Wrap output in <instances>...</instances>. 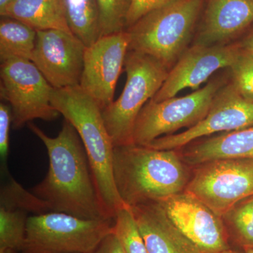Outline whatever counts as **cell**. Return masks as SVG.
Segmentation results:
<instances>
[{
	"label": "cell",
	"mask_w": 253,
	"mask_h": 253,
	"mask_svg": "<svg viewBox=\"0 0 253 253\" xmlns=\"http://www.w3.org/2000/svg\"><path fill=\"white\" fill-rule=\"evenodd\" d=\"M28 127L45 146L49 161L45 178L31 192L54 212L82 219H113L100 199L84 145L73 125L65 119L55 137L33 123Z\"/></svg>",
	"instance_id": "1"
},
{
	"label": "cell",
	"mask_w": 253,
	"mask_h": 253,
	"mask_svg": "<svg viewBox=\"0 0 253 253\" xmlns=\"http://www.w3.org/2000/svg\"><path fill=\"white\" fill-rule=\"evenodd\" d=\"M113 174L118 194L129 206L179 194L189 181L175 150L135 144L114 147Z\"/></svg>",
	"instance_id": "2"
},
{
	"label": "cell",
	"mask_w": 253,
	"mask_h": 253,
	"mask_svg": "<svg viewBox=\"0 0 253 253\" xmlns=\"http://www.w3.org/2000/svg\"><path fill=\"white\" fill-rule=\"evenodd\" d=\"M51 102L78 131L89 159L100 199L113 219L118 210L126 204L118 194L115 183L114 145L105 126L102 110L80 86L54 88Z\"/></svg>",
	"instance_id": "3"
},
{
	"label": "cell",
	"mask_w": 253,
	"mask_h": 253,
	"mask_svg": "<svg viewBox=\"0 0 253 253\" xmlns=\"http://www.w3.org/2000/svg\"><path fill=\"white\" fill-rule=\"evenodd\" d=\"M204 0H175L126 28L128 51L149 55L170 70L188 49Z\"/></svg>",
	"instance_id": "4"
},
{
	"label": "cell",
	"mask_w": 253,
	"mask_h": 253,
	"mask_svg": "<svg viewBox=\"0 0 253 253\" xmlns=\"http://www.w3.org/2000/svg\"><path fill=\"white\" fill-rule=\"evenodd\" d=\"M126 80L122 94L102 110L105 126L114 147L132 144L136 119L146 103L163 86L169 70L149 55L128 51Z\"/></svg>",
	"instance_id": "5"
},
{
	"label": "cell",
	"mask_w": 253,
	"mask_h": 253,
	"mask_svg": "<svg viewBox=\"0 0 253 253\" xmlns=\"http://www.w3.org/2000/svg\"><path fill=\"white\" fill-rule=\"evenodd\" d=\"M113 232V219H85L64 212L28 217L23 253H90Z\"/></svg>",
	"instance_id": "6"
},
{
	"label": "cell",
	"mask_w": 253,
	"mask_h": 253,
	"mask_svg": "<svg viewBox=\"0 0 253 253\" xmlns=\"http://www.w3.org/2000/svg\"><path fill=\"white\" fill-rule=\"evenodd\" d=\"M224 84L223 80H213L186 96L150 100L136 119L132 144L147 146L158 138L196 126L207 115L214 96Z\"/></svg>",
	"instance_id": "7"
},
{
	"label": "cell",
	"mask_w": 253,
	"mask_h": 253,
	"mask_svg": "<svg viewBox=\"0 0 253 253\" xmlns=\"http://www.w3.org/2000/svg\"><path fill=\"white\" fill-rule=\"evenodd\" d=\"M53 89L33 61L14 59L1 63L0 95L11 106L15 129L33 120L51 121L59 117L51 102Z\"/></svg>",
	"instance_id": "8"
},
{
	"label": "cell",
	"mask_w": 253,
	"mask_h": 253,
	"mask_svg": "<svg viewBox=\"0 0 253 253\" xmlns=\"http://www.w3.org/2000/svg\"><path fill=\"white\" fill-rule=\"evenodd\" d=\"M185 191L222 217L253 196V159H221L197 166Z\"/></svg>",
	"instance_id": "9"
},
{
	"label": "cell",
	"mask_w": 253,
	"mask_h": 253,
	"mask_svg": "<svg viewBox=\"0 0 253 253\" xmlns=\"http://www.w3.org/2000/svg\"><path fill=\"white\" fill-rule=\"evenodd\" d=\"M252 126L253 99L241 94L230 83L218 90L207 115L196 126L178 134L158 138L145 146L158 150H176L204 136Z\"/></svg>",
	"instance_id": "10"
},
{
	"label": "cell",
	"mask_w": 253,
	"mask_h": 253,
	"mask_svg": "<svg viewBox=\"0 0 253 253\" xmlns=\"http://www.w3.org/2000/svg\"><path fill=\"white\" fill-rule=\"evenodd\" d=\"M155 202L201 253H221L231 249L222 218L194 195L184 191Z\"/></svg>",
	"instance_id": "11"
},
{
	"label": "cell",
	"mask_w": 253,
	"mask_h": 253,
	"mask_svg": "<svg viewBox=\"0 0 253 253\" xmlns=\"http://www.w3.org/2000/svg\"><path fill=\"white\" fill-rule=\"evenodd\" d=\"M126 31L102 36L86 48L80 86L101 110L114 101L115 89L129 49Z\"/></svg>",
	"instance_id": "12"
},
{
	"label": "cell",
	"mask_w": 253,
	"mask_h": 253,
	"mask_svg": "<svg viewBox=\"0 0 253 253\" xmlns=\"http://www.w3.org/2000/svg\"><path fill=\"white\" fill-rule=\"evenodd\" d=\"M86 48L70 32L38 31L32 61L54 89L79 86Z\"/></svg>",
	"instance_id": "13"
},
{
	"label": "cell",
	"mask_w": 253,
	"mask_h": 253,
	"mask_svg": "<svg viewBox=\"0 0 253 253\" xmlns=\"http://www.w3.org/2000/svg\"><path fill=\"white\" fill-rule=\"evenodd\" d=\"M239 44L205 46L194 44L181 55L153 100L161 101L174 97L186 88L193 90L208 81L219 69L230 68L240 51Z\"/></svg>",
	"instance_id": "14"
},
{
	"label": "cell",
	"mask_w": 253,
	"mask_h": 253,
	"mask_svg": "<svg viewBox=\"0 0 253 253\" xmlns=\"http://www.w3.org/2000/svg\"><path fill=\"white\" fill-rule=\"evenodd\" d=\"M199 20L195 44H229L253 26V0H204Z\"/></svg>",
	"instance_id": "15"
},
{
	"label": "cell",
	"mask_w": 253,
	"mask_h": 253,
	"mask_svg": "<svg viewBox=\"0 0 253 253\" xmlns=\"http://www.w3.org/2000/svg\"><path fill=\"white\" fill-rule=\"evenodd\" d=\"M130 207L148 253H202L173 224L157 202Z\"/></svg>",
	"instance_id": "16"
},
{
	"label": "cell",
	"mask_w": 253,
	"mask_h": 253,
	"mask_svg": "<svg viewBox=\"0 0 253 253\" xmlns=\"http://www.w3.org/2000/svg\"><path fill=\"white\" fill-rule=\"evenodd\" d=\"M221 159H253V126L194 143L182 155L191 166Z\"/></svg>",
	"instance_id": "17"
},
{
	"label": "cell",
	"mask_w": 253,
	"mask_h": 253,
	"mask_svg": "<svg viewBox=\"0 0 253 253\" xmlns=\"http://www.w3.org/2000/svg\"><path fill=\"white\" fill-rule=\"evenodd\" d=\"M3 16L18 20L37 32L54 29L71 33L64 0H14Z\"/></svg>",
	"instance_id": "18"
},
{
	"label": "cell",
	"mask_w": 253,
	"mask_h": 253,
	"mask_svg": "<svg viewBox=\"0 0 253 253\" xmlns=\"http://www.w3.org/2000/svg\"><path fill=\"white\" fill-rule=\"evenodd\" d=\"M38 32L15 18L3 16L0 21V61L33 59Z\"/></svg>",
	"instance_id": "19"
},
{
	"label": "cell",
	"mask_w": 253,
	"mask_h": 253,
	"mask_svg": "<svg viewBox=\"0 0 253 253\" xmlns=\"http://www.w3.org/2000/svg\"><path fill=\"white\" fill-rule=\"evenodd\" d=\"M68 27L87 47L101 38L96 0H64Z\"/></svg>",
	"instance_id": "20"
},
{
	"label": "cell",
	"mask_w": 253,
	"mask_h": 253,
	"mask_svg": "<svg viewBox=\"0 0 253 253\" xmlns=\"http://www.w3.org/2000/svg\"><path fill=\"white\" fill-rule=\"evenodd\" d=\"M221 218L230 239L241 249L253 247V196L240 201Z\"/></svg>",
	"instance_id": "21"
},
{
	"label": "cell",
	"mask_w": 253,
	"mask_h": 253,
	"mask_svg": "<svg viewBox=\"0 0 253 253\" xmlns=\"http://www.w3.org/2000/svg\"><path fill=\"white\" fill-rule=\"evenodd\" d=\"M2 174L6 177V180L1 186L0 207L21 210L33 214L52 212L49 205L33 193L24 189L9 175V171Z\"/></svg>",
	"instance_id": "22"
},
{
	"label": "cell",
	"mask_w": 253,
	"mask_h": 253,
	"mask_svg": "<svg viewBox=\"0 0 253 253\" xmlns=\"http://www.w3.org/2000/svg\"><path fill=\"white\" fill-rule=\"evenodd\" d=\"M28 212L0 207V252L21 251L26 241Z\"/></svg>",
	"instance_id": "23"
},
{
	"label": "cell",
	"mask_w": 253,
	"mask_h": 253,
	"mask_svg": "<svg viewBox=\"0 0 253 253\" xmlns=\"http://www.w3.org/2000/svg\"><path fill=\"white\" fill-rule=\"evenodd\" d=\"M113 234L126 253H148L130 206L118 210L113 217Z\"/></svg>",
	"instance_id": "24"
},
{
	"label": "cell",
	"mask_w": 253,
	"mask_h": 253,
	"mask_svg": "<svg viewBox=\"0 0 253 253\" xmlns=\"http://www.w3.org/2000/svg\"><path fill=\"white\" fill-rule=\"evenodd\" d=\"M132 0H96L101 37L126 31V21Z\"/></svg>",
	"instance_id": "25"
},
{
	"label": "cell",
	"mask_w": 253,
	"mask_h": 253,
	"mask_svg": "<svg viewBox=\"0 0 253 253\" xmlns=\"http://www.w3.org/2000/svg\"><path fill=\"white\" fill-rule=\"evenodd\" d=\"M229 68L231 84L241 94L253 99V53L241 48L235 62Z\"/></svg>",
	"instance_id": "26"
},
{
	"label": "cell",
	"mask_w": 253,
	"mask_h": 253,
	"mask_svg": "<svg viewBox=\"0 0 253 253\" xmlns=\"http://www.w3.org/2000/svg\"><path fill=\"white\" fill-rule=\"evenodd\" d=\"M12 123V111L9 105L0 103V160L1 170H8L7 159L9 153L10 126Z\"/></svg>",
	"instance_id": "27"
},
{
	"label": "cell",
	"mask_w": 253,
	"mask_h": 253,
	"mask_svg": "<svg viewBox=\"0 0 253 253\" xmlns=\"http://www.w3.org/2000/svg\"><path fill=\"white\" fill-rule=\"evenodd\" d=\"M174 1L175 0H132L126 17V29L145 15Z\"/></svg>",
	"instance_id": "28"
},
{
	"label": "cell",
	"mask_w": 253,
	"mask_h": 253,
	"mask_svg": "<svg viewBox=\"0 0 253 253\" xmlns=\"http://www.w3.org/2000/svg\"><path fill=\"white\" fill-rule=\"evenodd\" d=\"M90 253H126L116 235L113 233L106 236Z\"/></svg>",
	"instance_id": "29"
},
{
	"label": "cell",
	"mask_w": 253,
	"mask_h": 253,
	"mask_svg": "<svg viewBox=\"0 0 253 253\" xmlns=\"http://www.w3.org/2000/svg\"><path fill=\"white\" fill-rule=\"evenodd\" d=\"M239 44L243 49L253 53V27L249 30Z\"/></svg>",
	"instance_id": "30"
},
{
	"label": "cell",
	"mask_w": 253,
	"mask_h": 253,
	"mask_svg": "<svg viewBox=\"0 0 253 253\" xmlns=\"http://www.w3.org/2000/svg\"><path fill=\"white\" fill-rule=\"evenodd\" d=\"M14 0H0V16L4 15L6 8Z\"/></svg>",
	"instance_id": "31"
},
{
	"label": "cell",
	"mask_w": 253,
	"mask_h": 253,
	"mask_svg": "<svg viewBox=\"0 0 253 253\" xmlns=\"http://www.w3.org/2000/svg\"><path fill=\"white\" fill-rule=\"evenodd\" d=\"M243 253H253V247H247L242 249Z\"/></svg>",
	"instance_id": "32"
},
{
	"label": "cell",
	"mask_w": 253,
	"mask_h": 253,
	"mask_svg": "<svg viewBox=\"0 0 253 253\" xmlns=\"http://www.w3.org/2000/svg\"><path fill=\"white\" fill-rule=\"evenodd\" d=\"M221 253H243V252H240L239 251H236V250L231 249L229 250V251H225V252H223Z\"/></svg>",
	"instance_id": "33"
},
{
	"label": "cell",
	"mask_w": 253,
	"mask_h": 253,
	"mask_svg": "<svg viewBox=\"0 0 253 253\" xmlns=\"http://www.w3.org/2000/svg\"><path fill=\"white\" fill-rule=\"evenodd\" d=\"M0 253H14L11 252H0Z\"/></svg>",
	"instance_id": "34"
}]
</instances>
